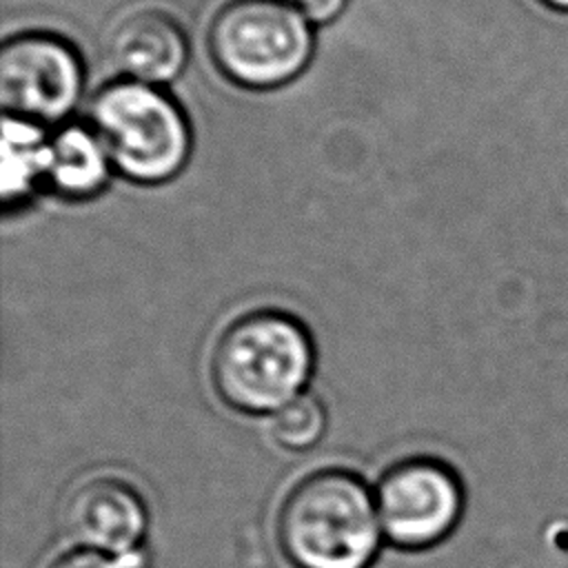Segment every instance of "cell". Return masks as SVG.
<instances>
[{
    "label": "cell",
    "mask_w": 568,
    "mask_h": 568,
    "mask_svg": "<svg viewBox=\"0 0 568 568\" xmlns=\"http://www.w3.org/2000/svg\"><path fill=\"white\" fill-rule=\"evenodd\" d=\"M106 60L118 78L162 87L186 67L189 36L169 11L140 7L113 24L106 38Z\"/></svg>",
    "instance_id": "cell-8"
},
{
    "label": "cell",
    "mask_w": 568,
    "mask_h": 568,
    "mask_svg": "<svg viewBox=\"0 0 568 568\" xmlns=\"http://www.w3.org/2000/svg\"><path fill=\"white\" fill-rule=\"evenodd\" d=\"M539 2H544L546 7H550L555 11H568V0H539Z\"/></svg>",
    "instance_id": "cell-14"
},
{
    "label": "cell",
    "mask_w": 568,
    "mask_h": 568,
    "mask_svg": "<svg viewBox=\"0 0 568 568\" xmlns=\"http://www.w3.org/2000/svg\"><path fill=\"white\" fill-rule=\"evenodd\" d=\"M315 362L306 326L280 308L233 317L215 337L209 359L217 397L251 415L275 413L302 395Z\"/></svg>",
    "instance_id": "cell-1"
},
{
    "label": "cell",
    "mask_w": 568,
    "mask_h": 568,
    "mask_svg": "<svg viewBox=\"0 0 568 568\" xmlns=\"http://www.w3.org/2000/svg\"><path fill=\"white\" fill-rule=\"evenodd\" d=\"M49 138L44 126L20 118H2V204L22 206L40 184H47Z\"/></svg>",
    "instance_id": "cell-10"
},
{
    "label": "cell",
    "mask_w": 568,
    "mask_h": 568,
    "mask_svg": "<svg viewBox=\"0 0 568 568\" xmlns=\"http://www.w3.org/2000/svg\"><path fill=\"white\" fill-rule=\"evenodd\" d=\"M89 126L113 171L135 184L171 182L191 158L193 131L184 109L153 84L109 80L91 98Z\"/></svg>",
    "instance_id": "cell-3"
},
{
    "label": "cell",
    "mask_w": 568,
    "mask_h": 568,
    "mask_svg": "<svg viewBox=\"0 0 568 568\" xmlns=\"http://www.w3.org/2000/svg\"><path fill=\"white\" fill-rule=\"evenodd\" d=\"M375 506L382 530L393 544L424 548L455 528L464 493L450 466L430 457H410L382 475Z\"/></svg>",
    "instance_id": "cell-6"
},
{
    "label": "cell",
    "mask_w": 568,
    "mask_h": 568,
    "mask_svg": "<svg viewBox=\"0 0 568 568\" xmlns=\"http://www.w3.org/2000/svg\"><path fill=\"white\" fill-rule=\"evenodd\" d=\"M47 568H129V564L120 557L93 552V550H69L47 564Z\"/></svg>",
    "instance_id": "cell-12"
},
{
    "label": "cell",
    "mask_w": 568,
    "mask_h": 568,
    "mask_svg": "<svg viewBox=\"0 0 568 568\" xmlns=\"http://www.w3.org/2000/svg\"><path fill=\"white\" fill-rule=\"evenodd\" d=\"M113 166L89 124H62L49 138L47 186L67 200L95 197L111 180Z\"/></svg>",
    "instance_id": "cell-9"
},
{
    "label": "cell",
    "mask_w": 568,
    "mask_h": 568,
    "mask_svg": "<svg viewBox=\"0 0 568 568\" xmlns=\"http://www.w3.org/2000/svg\"><path fill=\"white\" fill-rule=\"evenodd\" d=\"M379 528L375 497L357 475L339 468L297 479L275 517L277 546L293 568H368Z\"/></svg>",
    "instance_id": "cell-2"
},
{
    "label": "cell",
    "mask_w": 568,
    "mask_h": 568,
    "mask_svg": "<svg viewBox=\"0 0 568 568\" xmlns=\"http://www.w3.org/2000/svg\"><path fill=\"white\" fill-rule=\"evenodd\" d=\"M288 2L297 7L315 24H326L335 20L348 4V0H288Z\"/></svg>",
    "instance_id": "cell-13"
},
{
    "label": "cell",
    "mask_w": 568,
    "mask_h": 568,
    "mask_svg": "<svg viewBox=\"0 0 568 568\" xmlns=\"http://www.w3.org/2000/svg\"><path fill=\"white\" fill-rule=\"evenodd\" d=\"M326 426L324 406L313 395H297L271 415L273 439L288 450H306L320 442Z\"/></svg>",
    "instance_id": "cell-11"
},
{
    "label": "cell",
    "mask_w": 568,
    "mask_h": 568,
    "mask_svg": "<svg viewBox=\"0 0 568 568\" xmlns=\"http://www.w3.org/2000/svg\"><path fill=\"white\" fill-rule=\"evenodd\" d=\"M311 24L288 0H224L206 24V51L231 84L280 89L302 75L313 58Z\"/></svg>",
    "instance_id": "cell-4"
},
{
    "label": "cell",
    "mask_w": 568,
    "mask_h": 568,
    "mask_svg": "<svg viewBox=\"0 0 568 568\" xmlns=\"http://www.w3.org/2000/svg\"><path fill=\"white\" fill-rule=\"evenodd\" d=\"M84 93V62L73 42L53 31H18L0 47L4 115L40 126L64 124Z\"/></svg>",
    "instance_id": "cell-5"
},
{
    "label": "cell",
    "mask_w": 568,
    "mask_h": 568,
    "mask_svg": "<svg viewBox=\"0 0 568 568\" xmlns=\"http://www.w3.org/2000/svg\"><path fill=\"white\" fill-rule=\"evenodd\" d=\"M62 524L80 548L124 559L142 541L149 515L133 484L115 475H93L69 493Z\"/></svg>",
    "instance_id": "cell-7"
}]
</instances>
